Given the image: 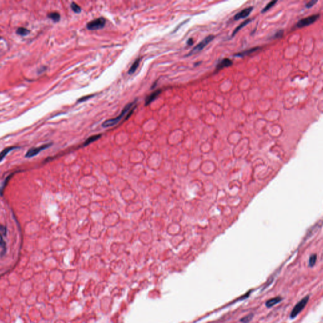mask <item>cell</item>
<instances>
[{
	"label": "cell",
	"instance_id": "cell-1",
	"mask_svg": "<svg viewBox=\"0 0 323 323\" xmlns=\"http://www.w3.org/2000/svg\"><path fill=\"white\" fill-rule=\"evenodd\" d=\"M136 101H134L133 102H132L128 104V105H126V107H125V109H124L122 110V111L121 112V113L120 114L119 116H118L116 118L110 119H108V120L106 121L102 124V126L105 127V128H107V127H110V126H114V125H116V124L118 123L121 121V119L122 118H123L124 117H125V115L128 113H129V112L132 109H133L134 107H136Z\"/></svg>",
	"mask_w": 323,
	"mask_h": 323
},
{
	"label": "cell",
	"instance_id": "cell-2",
	"mask_svg": "<svg viewBox=\"0 0 323 323\" xmlns=\"http://www.w3.org/2000/svg\"><path fill=\"white\" fill-rule=\"evenodd\" d=\"M215 38V36L213 35H209L208 37H205V38L200 43H199L196 46H195L192 50L187 54V56H192L193 54H194L198 52L201 51L203 49L211 42Z\"/></svg>",
	"mask_w": 323,
	"mask_h": 323
},
{
	"label": "cell",
	"instance_id": "cell-3",
	"mask_svg": "<svg viewBox=\"0 0 323 323\" xmlns=\"http://www.w3.org/2000/svg\"><path fill=\"white\" fill-rule=\"evenodd\" d=\"M309 296L307 295L295 305V306L293 307V309H292L291 313H290V317L291 319H294L302 311V310L304 309V308L305 307V305H307L309 301Z\"/></svg>",
	"mask_w": 323,
	"mask_h": 323
},
{
	"label": "cell",
	"instance_id": "cell-4",
	"mask_svg": "<svg viewBox=\"0 0 323 323\" xmlns=\"http://www.w3.org/2000/svg\"><path fill=\"white\" fill-rule=\"evenodd\" d=\"M106 20L103 17H100L93 20L86 24V28L90 30H99L104 28Z\"/></svg>",
	"mask_w": 323,
	"mask_h": 323
},
{
	"label": "cell",
	"instance_id": "cell-5",
	"mask_svg": "<svg viewBox=\"0 0 323 323\" xmlns=\"http://www.w3.org/2000/svg\"><path fill=\"white\" fill-rule=\"evenodd\" d=\"M319 18V14H316V15L309 16L308 17H305L304 18L300 20L299 22H298L296 25V26L298 28H302V27L310 26V25H311L313 23H314Z\"/></svg>",
	"mask_w": 323,
	"mask_h": 323
},
{
	"label": "cell",
	"instance_id": "cell-6",
	"mask_svg": "<svg viewBox=\"0 0 323 323\" xmlns=\"http://www.w3.org/2000/svg\"><path fill=\"white\" fill-rule=\"evenodd\" d=\"M52 145V143H47V144H44L43 145H41L39 147H35V148H30L29 150L27 151V154H26V157L27 158H30V157H33L37 155H38L41 152H42V150H45V149L50 147Z\"/></svg>",
	"mask_w": 323,
	"mask_h": 323
},
{
	"label": "cell",
	"instance_id": "cell-7",
	"mask_svg": "<svg viewBox=\"0 0 323 323\" xmlns=\"http://www.w3.org/2000/svg\"><path fill=\"white\" fill-rule=\"evenodd\" d=\"M253 10V7H252V6L246 8L241 10V11L239 12V13H237V14H236L234 16L233 19L235 20H238L242 19V18H246V17H247L248 16H249L251 14Z\"/></svg>",
	"mask_w": 323,
	"mask_h": 323
},
{
	"label": "cell",
	"instance_id": "cell-8",
	"mask_svg": "<svg viewBox=\"0 0 323 323\" xmlns=\"http://www.w3.org/2000/svg\"><path fill=\"white\" fill-rule=\"evenodd\" d=\"M233 64L232 60H230V59H228V58H225L222 59L221 61H220L218 64H217V66H216V70L219 71L221 69H223L225 68H227V67H229L230 66L232 65Z\"/></svg>",
	"mask_w": 323,
	"mask_h": 323
},
{
	"label": "cell",
	"instance_id": "cell-9",
	"mask_svg": "<svg viewBox=\"0 0 323 323\" xmlns=\"http://www.w3.org/2000/svg\"><path fill=\"white\" fill-rule=\"evenodd\" d=\"M260 49V47H253V48H251V49H247V50H245V51H243L242 52H240V53H236L234 54V56H237V57H244V56H248L249 55L257 51H258L259 49Z\"/></svg>",
	"mask_w": 323,
	"mask_h": 323
},
{
	"label": "cell",
	"instance_id": "cell-10",
	"mask_svg": "<svg viewBox=\"0 0 323 323\" xmlns=\"http://www.w3.org/2000/svg\"><path fill=\"white\" fill-rule=\"evenodd\" d=\"M160 93H161V90H157L154 92L153 93H152L150 95H148L145 100V105L147 106L148 104H150L151 102H152L158 97V96L160 94Z\"/></svg>",
	"mask_w": 323,
	"mask_h": 323
},
{
	"label": "cell",
	"instance_id": "cell-11",
	"mask_svg": "<svg viewBox=\"0 0 323 323\" xmlns=\"http://www.w3.org/2000/svg\"><path fill=\"white\" fill-rule=\"evenodd\" d=\"M282 297H276L275 298H273V299H271L266 302V306L268 308H271L280 302L282 301Z\"/></svg>",
	"mask_w": 323,
	"mask_h": 323
},
{
	"label": "cell",
	"instance_id": "cell-12",
	"mask_svg": "<svg viewBox=\"0 0 323 323\" xmlns=\"http://www.w3.org/2000/svg\"><path fill=\"white\" fill-rule=\"evenodd\" d=\"M18 148H19L18 146H9V147L5 148L4 150H3L1 152H0V162H2L4 159V158L7 155V154L10 152L14 150V149Z\"/></svg>",
	"mask_w": 323,
	"mask_h": 323
},
{
	"label": "cell",
	"instance_id": "cell-13",
	"mask_svg": "<svg viewBox=\"0 0 323 323\" xmlns=\"http://www.w3.org/2000/svg\"><path fill=\"white\" fill-rule=\"evenodd\" d=\"M251 21V19H247V20H244V22H242L239 25V26H237V27H236V28L235 29V30H233V32L232 34V37H233V36H234L236 34H237V32H238L241 29H242V28L244 27L245 26H247V25L248 23H249Z\"/></svg>",
	"mask_w": 323,
	"mask_h": 323
},
{
	"label": "cell",
	"instance_id": "cell-14",
	"mask_svg": "<svg viewBox=\"0 0 323 323\" xmlns=\"http://www.w3.org/2000/svg\"><path fill=\"white\" fill-rule=\"evenodd\" d=\"M140 63V58L136 59V61L134 62V63L132 65V66H131V68L129 69L128 74H133L136 71V70H137V68H138Z\"/></svg>",
	"mask_w": 323,
	"mask_h": 323
},
{
	"label": "cell",
	"instance_id": "cell-15",
	"mask_svg": "<svg viewBox=\"0 0 323 323\" xmlns=\"http://www.w3.org/2000/svg\"><path fill=\"white\" fill-rule=\"evenodd\" d=\"M48 17L49 18H51V20H53L54 22H58L60 20V15L59 13H58V12H52V13H50L48 14Z\"/></svg>",
	"mask_w": 323,
	"mask_h": 323
},
{
	"label": "cell",
	"instance_id": "cell-16",
	"mask_svg": "<svg viewBox=\"0 0 323 323\" xmlns=\"http://www.w3.org/2000/svg\"><path fill=\"white\" fill-rule=\"evenodd\" d=\"M101 136V134H96V135H94V136H90V138H89L87 140H86L84 143V145H87L95 141H96L97 140H98V138H100Z\"/></svg>",
	"mask_w": 323,
	"mask_h": 323
},
{
	"label": "cell",
	"instance_id": "cell-17",
	"mask_svg": "<svg viewBox=\"0 0 323 323\" xmlns=\"http://www.w3.org/2000/svg\"><path fill=\"white\" fill-rule=\"evenodd\" d=\"M29 33H30V30L27 29H26V28H24V27H20L17 30V34L20 35H22V36L27 35Z\"/></svg>",
	"mask_w": 323,
	"mask_h": 323
},
{
	"label": "cell",
	"instance_id": "cell-18",
	"mask_svg": "<svg viewBox=\"0 0 323 323\" xmlns=\"http://www.w3.org/2000/svg\"><path fill=\"white\" fill-rule=\"evenodd\" d=\"M71 8L74 12V13H77V14L80 13L81 10H82L80 6H79L77 3H74V2H73L71 4Z\"/></svg>",
	"mask_w": 323,
	"mask_h": 323
},
{
	"label": "cell",
	"instance_id": "cell-19",
	"mask_svg": "<svg viewBox=\"0 0 323 323\" xmlns=\"http://www.w3.org/2000/svg\"><path fill=\"white\" fill-rule=\"evenodd\" d=\"M277 3V1H271V2H269L268 4H267L266 6L263 9V10H262L261 12H262V13H265V12L268 11L270 8H271L273 6H274Z\"/></svg>",
	"mask_w": 323,
	"mask_h": 323
},
{
	"label": "cell",
	"instance_id": "cell-20",
	"mask_svg": "<svg viewBox=\"0 0 323 323\" xmlns=\"http://www.w3.org/2000/svg\"><path fill=\"white\" fill-rule=\"evenodd\" d=\"M253 317V314H248L247 316L244 317L243 318H242L240 320V321L242 322V323H248V322H250L252 320Z\"/></svg>",
	"mask_w": 323,
	"mask_h": 323
},
{
	"label": "cell",
	"instance_id": "cell-21",
	"mask_svg": "<svg viewBox=\"0 0 323 323\" xmlns=\"http://www.w3.org/2000/svg\"><path fill=\"white\" fill-rule=\"evenodd\" d=\"M0 247H1L3 249V254H5L6 251V242H5L3 238V236L2 235L1 233H0Z\"/></svg>",
	"mask_w": 323,
	"mask_h": 323
},
{
	"label": "cell",
	"instance_id": "cell-22",
	"mask_svg": "<svg viewBox=\"0 0 323 323\" xmlns=\"http://www.w3.org/2000/svg\"><path fill=\"white\" fill-rule=\"evenodd\" d=\"M316 259H317V256H316V254L312 255L311 256H310V258H309V266H310V267L313 266L315 265V263H316Z\"/></svg>",
	"mask_w": 323,
	"mask_h": 323
},
{
	"label": "cell",
	"instance_id": "cell-23",
	"mask_svg": "<svg viewBox=\"0 0 323 323\" xmlns=\"http://www.w3.org/2000/svg\"><path fill=\"white\" fill-rule=\"evenodd\" d=\"M283 30H278V32H277L275 35H273V39H279V38H281V37L283 36Z\"/></svg>",
	"mask_w": 323,
	"mask_h": 323
},
{
	"label": "cell",
	"instance_id": "cell-24",
	"mask_svg": "<svg viewBox=\"0 0 323 323\" xmlns=\"http://www.w3.org/2000/svg\"><path fill=\"white\" fill-rule=\"evenodd\" d=\"M317 3V1H314V0H313V1H310V2H308V3L306 4L305 6H306V8H310L313 7V6L316 3Z\"/></svg>",
	"mask_w": 323,
	"mask_h": 323
},
{
	"label": "cell",
	"instance_id": "cell-25",
	"mask_svg": "<svg viewBox=\"0 0 323 323\" xmlns=\"http://www.w3.org/2000/svg\"><path fill=\"white\" fill-rule=\"evenodd\" d=\"M92 97H93V95H89V96H86V97H82L81 98H80L78 100V102H84V101H86L87 99L91 98Z\"/></svg>",
	"mask_w": 323,
	"mask_h": 323
},
{
	"label": "cell",
	"instance_id": "cell-26",
	"mask_svg": "<svg viewBox=\"0 0 323 323\" xmlns=\"http://www.w3.org/2000/svg\"><path fill=\"white\" fill-rule=\"evenodd\" d=\"M0 231H1L3 234L4 235H6V228L2 225H0Z\"/></svg>",
	"mask_w": 323,
	"mask_h": 323
},
{
	"label": "cell",
	"instance_id": "cell-27",
	"mask_svg": "<svg viewBox=\"0 0 323 323\" xmlns=\"http://www.w3.org/2000/svg\"><path fill=\"white\" fill-rule=\"evenodd\" d=\"M193 43H194V41H193V39L192 38L189 39L188 41V42H187L188 46H191V45L193 44Z\"/></svg>",
	"mask_w": 323,
	"mask_h": 323
},
{
	"label": "cell",
	"instance_id": "cell-28",
	"mask_svg": "<svg viewBox=\"0 0 323 323\" xmlns=\"http://www.w3.org/2000/svg\"><path fill=\"white\" fill-rule=\"evenodd\" d=\"M2 39V37H0V39Z\"/></svg>",
	"mask_w": 323,
	"mask_h": 323
}]
</instances>
